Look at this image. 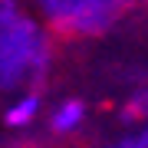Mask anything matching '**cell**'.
Instances as JSON below:
<instances>
[]
</instances>
